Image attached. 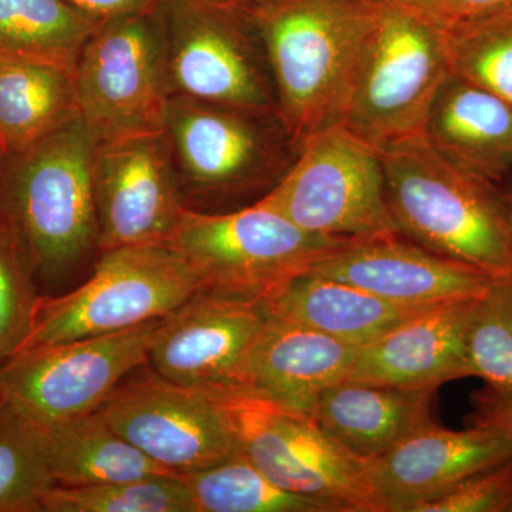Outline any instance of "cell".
Returning a JSON list of instances; mask_svg holds the SVG:
<instances>
[{
	"instance_id": "ac0fdd59",
	"label": "cell",
	"mask_w": 512,
	"mask_h": 512,
	"mask_svg": "<svg viewBox=\"0 0 512 512\" xmlns=\"http://www.w3.org/2000/svg\"><path fill=\"white\" fill-rule=\"evenodd\" d=\"M477 299L441 303L397 323L360 346L346 380L437 390L464 379L467 329Z\"/></svg>"
},
{
	"instance_id": "d6986e66",
	"label": "cell",
	"mask_w": 512,
	"mask_h": 512,
	"mask_svg": "<svg viewBox=\"0 0 512 512\" xmlns=\"http://www.w3.org/2000/svg\"><path fill=\"white\" fill-rule=\"evenodd\" d=\"M357 350L308 326L268 315L238 383L309 414L320 394L346 380Z\"/></svg>"
},
{
	"instance_id": "f35d334b",
	"label": "cell",
	"mask_w": 512,
	"mask_h": 512,
	"mask_svg": "<svg viewBox=\"0 0 512 512\" xmlns=\"http://www.w3.org/2000/svg\"><path fill=\"white\" fill-rule=\"evenodd\" d=\"M3 161H5V158H3L2 151H0V167H2Z\"/></svg>"
},
{
	"instance_id": "74e56055",
	"label": "cell",
	"mask_w": 512,
	"mask_h": 512,
	"mask_svg": "<svg viewBox=\"0 0 512 512\" xmlns=\"http://www.w3.org/2000/svg\"><path fill=\"white\" fill-rule=\"evenodd\" d=\"M8 403V397H6L5 383H3L2 369H0V410Z\"/></svg>"
},
{
	"instance_id": "5bb4252c",
	"label": "cell",
	"mask_w": 512,
	"mask_h": 512,
	"mask_svg": "<svg viewBox=\"0 0 512 512\" xmlns=\"http://www.w3.org/2000/svg\"><path fill=\"white\" fill-rule=\"evenodd\" d=\"M99 413L123 439L175 474L204 470L238 453L207 394L156 372L124 380Z\"/></svg>"
},
{
	"instance_id": "836d02e7",
	"label": "cell",
	"mask_w": 512,
	"mask_h": 512,
	"mask_svg": "<svg viewBox=\"0 0 512 512\" xmlns=\"http://www.w3.org/2000/svg\"><path fill=\"white\" fill-rule=\"evenodd\" d=\"M86 15L107 22L124 16L158 12L168 0H69Z\"/></svg>"
},
{
	"instance_id": "d590c367",
	"label": "cell",
	"mask_w": 512,
	"mask_h": 512,
	"mask_svg": "<svg viewBox=\"0 0 512 512\" xmlns=\"http://www.w3.org/2000/svg\"><path fill=\"white\" fill-rule=\"evenodd\" d=\"M225 2L237 3V5L245 6L252 10L264 8L269 3H274L276 0H225Z\"/></svg>"
},
{
	"instance_id": "44dd1931",
	"label": "cell",
	"mask_w": 512,
	"mask_h": 512,
	"mask_svg": "<svg viewBox=\"0 0 512 512\" xmlns=\"http://www.w3.org/2000/svg\"><path fill=\"white\" fill-rule=\"evenodd\" d=\"M436 392L343 380L320 394L309 414L330 439L367 461L434 423Z\"/></svg>"
},
{
	"instance_id": "8fae6325",
	"label": "cell",
	"mask_w": 512,
	"mask_h": 512,
	"mask_svg": "<svg viewBox=\"0 0 512 512\" xmlns=\"http://www.w3.org/2000/svg\"><path fill=\"white\" fill-rule=\"evenodd\" d=\"M164 131L178 177L202 195L234 200L274 188L298 150L281 120L174 94Z\"/></svg>"
},
{
	"instance_id": "277c9868",
	"label": "cell",
	"mask_w": 512,
	"mask_h": 512,
	"mask_svg": "<svg viewBox=\"0 0 512 512\" xmlns=\"http://www.w3.org/2000/svg\"><path fill=\"white\" fill-rule=\"evenodd\" d=\"M450 74L443 26L400 0H380L340 124L376 148L420 136Z\"/></svg>"
},
{
	"instance_id": "6da1fadb",
	"label": "cell",
	"mask_w": 512,
	"mask_h": 512,
	"mask_svg": "<svg viewBox=\"0 0 512 512\" xmlns=\"http://www.w3.org/2000/svg\"><path fill=\"white\" fill-rule=\"evenodd\" d=\"M379 153L387 207L402 237L487 274L512 276V222L498 185L450 163L423 134Z\"/></svg>"
},
{
	"instance_id": "e0dca14e",
	"label": "cell",
	"mask_w": 512,
	"mask_h": 512,
	"mask_svg": "<svg viewBox=\"0 0 512 512\" xmlns=\"http://www.w3.org/2000/svg\"><path fill=\"white\" fill-rule=\"evenodd\" d=\"M512 457V441L487 427L431 423L365 461L383 512H420L464 478Z\"/></svg>"
},
{
	"instance_id": "cb8c5ba5",
	"label": "cell",
	"mask_w": 512,
	"mask_h": 512,
	"mask_svg": "<svg viewBox=\"0 0 512 512\" xmlns=\"http://www.w3.org/2000/svg\"><path fill=\"white\" fill-rule=\"evenodd\" d=\"M77 114L73 74L53 64L0 57V151L15 156Z\"/></svg>"
},
{
	"instance_id": "7402d4cb",
	"label": "cell",
	"mask_w": 512,
	"mask_h": 512,
	"mask_svg": "<svg viewBox=\"0 0 512 512\" xmlns=\"http://www.w3.org/2000/svg\"><path fill=\"white\" fill-rule=\"evenodd\" d=\"M28 421L56 485L86 487L175 474L111 429L99 410L60 423Z\"/></svg>"
},
{
	"instance_id": "2e32d148",
	"label": "cell",
	"mask_w": 512,
	"mask_h": 512,
	"mask_svg": "<svg viewBox=\"0 0 512 512\" xmlns=\"http://www.w3.org/2000/svg\"><path fill=\"white\" fill-rule=\"evenodd\" d=\"M309 271L410 308L477 298L501 278L433 254L400 234L346 242Z\"/></svg>"
},
{
	"instance_id": "3957f363",
	"label": "cell",
	"mask_w": 512,
	"mask_h": 512,
	"mask_svg": "<svg viewBox=\"0 0 512 512\" xmlns=\"http://www.w3.org/2000/svg\"><path fill=\"white\" fill-rule=\"evenodd\" d=\"M99 138L79 113L0 167V208L18 228L36 278L56 284L97 247Z\"/></svg>"
},
{
	"instance_id": "e575fe53",
	"label": "cell",
	"mask_w": 512,
	"mask_h": 512,
	"mask_svg": "<svg viewBox=\"0 0 512 512\" xmlns=\"http://www.w3.org/2000/svg\"><path fill=\"white\" fill-rule=\"evenodd\" d=\"M474 406L476 412L471 424L498 431L512 441V396H500L484 390L477 394Z\"/></svg>"
},
{
	"instance_id": "5b68a950",
	"label": "cell",
	"mask_w": 512,
	"mask_h": 512,
	"mask_svg": "<svg viewBox=\"0 0 512 512\" xmlns=\"http://www.w3.org/2000/svg\"><path fill=\"white\" fill-rule=\"evenodd\" d=\"M200 389L220 410L238 453L276 485L332 512H383L365 461L330 439L311 414L245 384Z\"/></svg>"
},
{
	"instance_id": "f1b7e54d",
	"label": "cell",
	"mask_w": 512,
	"mask_h": 512,
	"mask_svg": "<svg viewBox=\"0 0 512 512\" xmlns=\"http://www.w3.org/2000/svg\"><path fill=\"white\" fill-rule=\"evenodd\" d=\"M467 377L488 392L512 396V276H501L478 296L466 336Z\"/></svg>"
},
{
	"instance_id": "4dcf8cb0",
	"label": "cell",
	"mask_w": 512,
	"mask_h": 512,
	"mask_svg": "<svg viewBox=\"0 0 512 512\" xmlns=\"http://www.w3.org/2000/svg\"><path fill=\"white\" fill-rule=\"evenodd\" d=\"M55 485L28 419L6 403L0 410V512H42Z\"/></svg>"
},
{
	"instance_id": "8d00e7d4",
	"label": "cell",
	"mask_w": 512,
	"mask_h": 512,
	"mask_svg": "<svg viewBox=\"0 0 512 512\" xmlns=\"http://www.w3.org/2000/svg\"><path fill=\"white\" fill-rule=\"evenodd\" d=\"M510 174H511L510 185H508V187L505 188V190H501V191H503L505 204H507L508 214H510V218H511V222H512V171Z\"/></svg>"
},
{
	"instance_id": "4316f807",
	"label": "cell",
	"mask_w": 512,
	"mask_h": 512,
	"mask_svg": "<svg viewBox=\"0 0 512 512\" xmlns=\"http://www.w3.org/2000/svg\"><path fill=\"white\" fill-rule=\"evenodd\" d=\"M444 30L451 74L512 104V5Z\"/></svg>"
},
{
	"instance_id": "9c48e42d",
	"label": "cell",
	"mask_w": 512,
	"mask_h": 512,
	"mask_svg": "<svg viewBox=\"0 0 512 512\" xmlns=\"http://www.w3.org/2000/svg\"><path fill=\"white\" fill-rule=\"evenodd\" d=\"M197 292L191 269L165 245L101 252L89 281L64 295L40 296L19 355L137 328L164 318Z\"/></svg>"
},
{
	"instance_id": "ab89813d",
	"label": "cell",
	"mask_w": 512,
	"mask_h": 512,
	"mask_svg": "<svg viewBox=\"0 0 512 512\" xmlns=\"http://www.w3.org/2000/svg\"><path fill=\"white\" fill-rule=\"evenodd\" d=\"M508 512H512V504H511L510 510H508Z\"/></svg>"
},
{
	"instance_id": "52a82bcc",
	"label": "cell",
	"mask_w": 512,
	"mask_h": 512,
	"mask_svg": "<svg viewBox=\"0 0 512 512\" xmlns=\"http://www.w3.org/2000/svg\"><path fill=\"white\" fill-rule=\"evenodd\" d=\"M161 19L173 96L279 119L254 10L225 0H168Z\"/></svg>"
},
{
	"instance_id": "f546056e",
	"label": "cell",
	"mask_w": 512,
	"mask_h": 512,
	"mask_svg": "<svg viewBox=\"0 0 512 512\" xmlns=\"http://www.w3.org/2000/svg\"><path fill=\"white\" fill-rule=\"evenodd\" d=\"M37 278L18 228L0 208V369L22 352L35 323Z\"/></svg>"
},
{
	"instance_id": "d6a6232c",
	"label": "cell",
	"mask_w": 512,
	"mask_h": 512,
	"mask_svg": "<svg viewBox=\"0 0 512 512\" xmlns=\"http://www.w3.org/2000/svg\"><path fill=\"white\" fill-rule=\"evenodd\" d=\"M400 2L419 10L443 28L512 5V0H400Z\"/></svg>"
},
{
	"instance_id": "4fadbf2b",
	"label": "cell",
	"mask_w": 512,
	"mask_h": 512,
	"mask_svg": "<svg viewBox=\"0 0 512 512\" xmlns=\"http://www.w3.org/2000/svg\"><path fill=\"white\" fill-rule=\"evenodd\" d=\"M94 191L100 252L165 245L185 207L165 131L100 141Z\"/></svg>"
},
{
	"instance_id": "7a4b0ae2",
	"label": "cell",
	"mask_w": 512,
	"mask_h": 512,
	"mask_svg": "<svg viewBox=\"0 0 512 512\" xmlns=\"http://www.w3.org/2000/svg\"><path fill=\"white\" fill-rule=\"evenodd\" d=\"M380 0H276L254 10L274 77L279 120L299 151L340 123Z\"/></svg>"
},
{
	"instance_id": "8992f818",
	"label": "cell",
	"mask_w": 512,
	"mask_h": 512,
	"mask_svg": "<svg viewBox=\"0 0 512 512\" xmlns=\"http://www.w3.org/2000/svg\"><path fill=\"white\" fill-rule=\"evenodd\" d=\"M355 239L316 237L255 201L228 212L184 207L165 247L191 269L200 292L265 306L296 276Z\"/></svg>"
},
{
	"instance_id": "9a60e30c",
	"label": "cell",
	"mask_w": 512,
	"mask_h": 512,
	"mask_svg": "<svg viewBox=\"0 0 512 512\" xmlns=\"http://www.w3.org/2000/svg\"><path fill=\"white\" fill-rule=\"evenodd\" d=\"M266 318L264 306L197 292L158 319L148 363L157 375L192 389L238 383Z\"/></svg>"
},
{
	"instance_id": "ba28073f",
	"label": "cell",
	"mask_w": 512,
	"mask_h": 512,
	"mask_svg": "<svg viewBox=\"0 0 512 512\" xmlns=\"http://www.w3.org/2000/svg\"><path fill=\"white\" fill-rule=\"evenodd\" d=\"M258 202L316 237L399 234L387 207L379 148L340 123L309 137L281 180Z\"/></svg>"
},
{
	"instance_id": "83f0119b",
	"label": "cell",
	"mask_w": 512,
	"mask_h": 512,
	"mask_svg": "<svg viewBox=\"0 0 512 512\" xmlns=\"http://www.w3.org/2000/svg\"><path fill=\"white\" fill-rule=\"evenodd\" d=\"M42 512H197L180 474L120 483L50 488Z\"/></svg>"
},
{
	"instance_id": "7c38bea8",
	"label": "cell",
	"mask_w": 512,
	"mask_h": 512,
	"mask_svg": "<svg viewBox=\"0 0 512 512\" xmlns=\"http://www.w3.org/2000/svg\"><path fill=\"white\" fill-rule=\"evenodd\" d=\"M157 323L16 356L2 367L9 406L39 423L97 412L131 373L147 365Z\"/></svg>"
},
{
	"instance_id": "d4e9b609",
	"label": "cell",
	"mask_w": 512,
	"mask_h": 512,
	"mask_svg": "<svg viewBox=\"0 0 512 512\" xmlns=\"http://www.w3.org/2000/svg\"><path fill=\"white\" fill-rule=\"evenodd\" d=\"M101 23L69 0H0V57L53 64L73 73Z\"/></svg>"
},
{
	"instance_id": "ffe728a7",
	"label": "cell",
	"mask_w": 512,
	"mask_h": 512,
	"mask_svg": "<svg viewBox=\"0 0 512 512\" xmlns=\"http://www.w3.org/2000/svg\"><path fill=\"white\" fill-rule=\"evenodd\" d=\"M423 136L450 163L498 187L512 171V104L454 74L431 104Z\"/></svg>"
},
{
	"instance_id": "30bf717a",
	"label": "cell",
	"mask_w": 512,
	"mask_h": 512,
	"mask_svg": "<svg viewBox=\"0 0 512 512\" xmlns=\"http://www.w3.org/2000/svg\"><path fill=\"white\" fill-rule=\"evenodd\" d=\"M72 74L77 113L99 141L164 131L173 89L161 9L101 23Z\"/></svg>"
},
{
	"instance_id": "484cf974",
	"label": "cell",
	"mask_w": 512,
	"mask_h": 512,
	"mask_svg": "<svg viewBox=\"0 0 512 512\" xmlns=\"http://www.w3.org/2000/svg\"><path fill=\"white\" fill-rule=\"evenodd\" d=\"M180 476L197 512H332L328 505L279 487L239 453Z\"/></svg>"
},
{
	"instance_id": "1f68e13d",
	"label": "cell",
	"mask_w": 512,
	"mask_h": 512,
	"mask_svg": "<svg viewBox=\"0 0 512 512\" xmlns=\"http://www.w3.org/2000/svg\"><path fill=\"white\" fill-rule=\"evenodd\" d=\"M512 504V457L464 478L420 512H508Z\"/></svg>"
},
{
	"instance_id": "603a6c76",
	"label": "cell",
	"mask_w": 512,
	"mask_h": 512,
	"mask_svg": "<svg viewBox=\"0 0 512 512\" xmlns=\"http://www.w3.org/2000/svg\"><path fill=\"white\" fill-rule=\"evenodd\" d=\"M423 309L427 308L397 305L311 271L296 276L265 306L268 315L308 326L357 348Z\"/></svg>"
}]
</instances>
